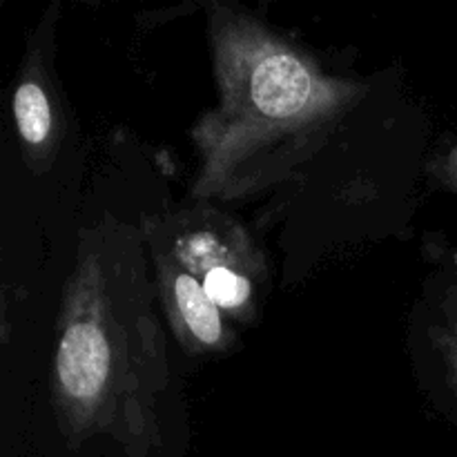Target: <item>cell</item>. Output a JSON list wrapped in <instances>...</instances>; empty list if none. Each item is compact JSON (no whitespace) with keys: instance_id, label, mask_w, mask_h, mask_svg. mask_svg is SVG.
<instances>
[{"instance_id":"obj_1","label":"cell","mask_w":457,"mask_h":457,"mask_svg":"<svg viewBox=\"0 0 457 457\" xmlns=\"http://www.w3.org/2000/svg\"><path fill=\"white\" fill-rule=\"evenodd\" d=\"M152 303L129 232H92L67 286L54 397L71 436H107L132 457L161 445L168 395V355Z\"/></svg>"},{"instance_id":"obj_2","label":"cell","mask_w":457,"mask_h":457,"mask_svg":"<svg viewBox=\"0 0 457 457\" xmlns=\"http://www.w3.org/2000/svg\"><path fill=\"white\" fill-rule=\"evenodd\" d=\"M221 110L196 129L205 170L201 190H221L250 174L253 161L320 141L339 110L355 96L326 79L302 54L245 22L217 36Z\"/></svg>"},{"instance_id":"obj_3","label":"cell","mask_w":457,"mask_h":457,"mask_svg":"<svg viewBox=\"0 0 457 457\" xmlns=\"http://www.w3.org/2000/svg\"><path fill=\"white\" fill-rule=\"evenodd\" d=\"M181 230L170 241L165 257L190 272L223 315L250 317L257 263L244 230L219 221V217L195 219V226L183 223Z\"/></svg>"},{"instance_id":"obj_4","label":"cell","mask_w":457,"mask_h":457,"mask_svg":"<svg viewBox=\"0 0 457 457\" xmlns=\"http://www.w3.org/2000/svg\"><path fill=\"white\" fill-rule=\"evenodd\" d=\"M159 293L174 333L192 351H217L230 342L226 315L208 297L204 286L179 263L156 250Z\"/></svg>"},{"instance_id":"obj_5","label":"cell","mask_w":457,"mask_h":457,"mask_svg":"<svg viewBox=\"0 0 457 457\" xmlns=\"http://www.w3.org/2000/svg\"><path fill=\"white\" fill-rule=\"evenodd\" d=\"M13 119L22 141L29 147H43L52 134V105L45 87L36 79L22 80L13 92Z\"/></svg>"}]
</instances>
